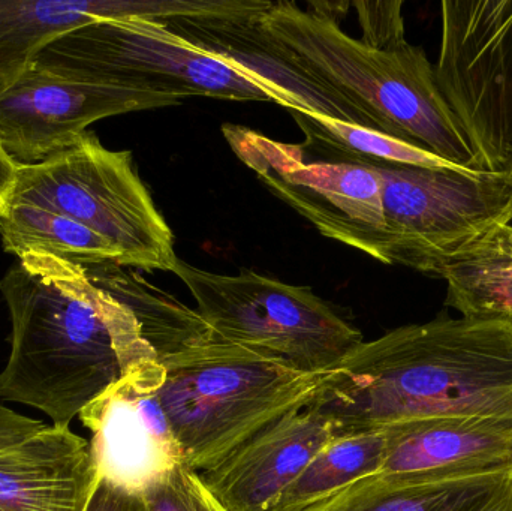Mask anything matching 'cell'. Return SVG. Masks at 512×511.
Instances as JSON below:
<instances>
[{"instance_id":"cell-4","label":"cell","mask_w":512,"mask_h":511,"mask_svg":"<svg viewBox=\"0 0 512 511\" xmlns=\"http://www.w3.org/2000/svg\"><path fill=\"white\" fill-rule=\"evenodd\" d=\"M159 362L162 405L183 464L197 473L216 467L274 420L304 410L327 374L300 371L218 336Z\"/></svg>"},{"instance_id":"cell-14","label":"cell","mask_w":512,"mask_h":511,"mask_svg":"<svg viewBox=\"0 0 512 511\" xmlns=\"http://www.w3.org/2000/svg\"><path fill=\"white\" fill-rule=\"evenodd\" d=\"M333 438L331 426L315 411H291L200 476L228 511H268Z\"/></svg>"},{"instance_id":"cell-25","label":"cell","mask_w":512,"mask_h":511,"mask_svg":"<svg viewBox=\"0 0 512 511\" xmlns=\"http://www.w3.org/2000/svg\"><path fill=\"white\" fill-rule=\"evenodd\" d=\"M86 511H149L143 495L131 494L98 480Z\"/></svg>"},{"instance_id":"cell-28","label":"cell","mask_w":512,"mask_h":511,"mask_svg":"<svg viewBox=\"0 0 512 511\" xmlns=\"http://www.w3.org/2000/svg\"><path fill=\"white\" fill-rule=\"evenodd\" d=\"M510 176H511V179H512V170H511Z\"/></svg>"},{"instance_id":"cell-9","label":"cell","mask_w":512,"mask_h":511,"mask_svg":"<svg viewBox=\"0 0 512 511\" xmlns=\"http://www.w3.org/2000/svg\"><path fill=\"white\" fill-rule=\"evenodd\" d=\"M436 83L478 170H512V0H444Z\"/></svg>"},{"instance_id":"cell-16","label":"cell","mask_w":512,"mask_h":511,"mask_svg":"<svg viewBox=\"0 0 512 511\" xmlns=\"http://www.w3.org/2000/svg\"><path fill=\"white\" fill-rule=\"evenodd\" d=\"M96 485L89 441L69 428L0 450V511H86Z\"/></svg>"},{"instance_id":"cell-8","label":"cell","mask_w":512,"mask_h":511,"mask_svg":"<svg viewBox=\"0 0 512 511\" xmlns=\"http://www.w3.org/2000/svg\"><path fill=\"white\" fill-rule=\"evenodd\" d=\"M174 275L219 339L325 374L363 342L360 330L312 288L243 269L219 275L177 260Z\"/></svg>"},{"instance_id":"cell-13","label":"cell","mask_w":512,"mask_h":511,"mask_svg":"<svg viewBox=\"0 0 512 511\" xmlns=\"http://www.w3.org/2000/svg\"><path fill=\"white\" fill-rule=\"evenodd\" d=\"M173 18L164 21L189 44L233 65L242 66L271 87L288 111L322 116L373 129L369 119L351 102L307 75L282 45L259 23V15Z\"/></svg>"},{"instance_id":"cell-5","label":"cell","mask_w":512,"mask_h":511,"mask_svg":"<svg viewBox=\"0 0 512 511\" xmlns=\"http://www.w3.org/2000/svg\"><path fill=\"white\" fill-rule=\"evenodd\" d=\"M33 62L75 80L161 93L170 98L274 102L264 81L186 42L164 21L96 20L42 48Z\"/></svg>"},{"instance_id":"cell-15","label":"cell","mask_w":512,"mask_h":511,"mask_svg":"<svg viewBox=\"0 0 512 511\" xmlns=\"http://www.w3.org/2000/svg\"><path fill=\"white\" fill-rule=\"evenodd\" d=\"M512 464V420L447 417L391 426L384 464L375 476L447 479Z\"/></svg>"},{"instance_id":"cell-17","label":"cell","mask_w":512,"mask_h":511,"mask_svg":"<svg viewBox=\"0 0 512 511\" xmlns=\"http://www.w3.org/2000/svg\"><path fill=\"white\" fill-rule=\"evenodd\" d=\"M306 511H512V464L447 479L370 476Z\"/></svg>"},{"instance_id":"cell-23","label":"cell","mask_w":512,"mask_h":511,"mask_svg":"<svg viewBox=\"0 0 512 511\" xmlns=\"http://www.w3.org/2000/svg\"><path fill=\"white\" fill-rule=\"evenodd\" d=\"M143 497L149 511H228L204 485L200 473L185 464L174 468Z\"/></svg>"},{"instance_id":"cell-27","label":"cell","mask_w":512,"mask_h":511,"mask_svg":"<svg viewBox=\"0 0 512 511\" xmlns=\"http://www.w3.org/2000/svg\"><path fill=\"white\" fill-rule=\"evenodd\" d=\"M15 177H17V165L0 149V213L5 212L8 207L9 197H11L15 185Z\"/></svg>"},{"instance_id":"cell-6","label":"cell","mask_w":512,"mask_h":511,"mask_svg":"<svg viewBox=\"0 0 512 511\" xmlns=\"http://www.w3.org/2000/svg\"><path fill=\"white\" fill-rule=\"evenodd\" d=\"M8 204H32L75 219L122 255V267L173 272L174 234L141 180L132 153L95 134L41 164L17 167Z\"/></svg>"},{"instance_id":"cell-20","label":"cell","mask_w":512,"mask_h":511,"mask_svg":"<svg viewBox=\"0 0 512 511\" xmlns=\"http://www.w3.org/2000/svg\"><path fill=\"white\" fill-rule=\"evenodd\" d=\"M391 428L328 441L286 486L268 511H306L366 477L375 476L390 446Z\"/></svg>"},{"instance_id":"cell-11","label":"cell","mask_w":512,"mask_h":511,"mask_svg":"<svg viewBox=\"0 0 512 511\" xmlns=\"http://www.w3.org/2000/svg\"><path fill=\"white\" fill-rule=\"evenodd\" d=\"M182 102L147 90L75 80L32 62L0 87V149L17 167L41 164L75 146L98 120Z\"/></svg>"},{"instance_id":"cell-18","label":"cell","mask_w":512,"mask_h":511,"mask_svg":"<svg viewBox=\"0 0 512 511\" xmlns=\"http://www.w3.org/2000/svg\"><path fill=\"white\" fill-rule=\"evenodd\" d=\"M167 12L164 0H0V87L66 33L96 20H161Z\"/></svg>"},{"instance_id":"cell-26","label":"cell","mask_w":512,"mask_h":511,"mask_svg":"<svg viewBox=\"0 0 512 511\" xmlns=\"http://www.w3.org/2000/svg\"><path fill=\"white\" fill-rule=\"evenodd\" d=\"M41 420L21 416L0 401V450L26 440L30 435L36 434L44 428Z\"/></svg>"},{"instance_id":"cell-10","label":"cell","mask_w":512,"mask_h":511,"mask_svg":"<svg viewBox=\"0 0 512 511\" xmlns=\"http://www.w3.org/2000/svg\"><path fill=\"white\" fill-rule=\"evenodd\" d=\"M222 129L237 158L322 236L388 264L382 183L373 168L343 159L307 162L301 146L243 126Z\"/></svg>"},{"instance_id":"cell-12","label":"cell","mask_w":512,"mask_h":511,"mask_svg":"<svg viewBox=\"0 0 512 511\" xmlns=\"http://www.w3.org/2000/svg\"><path fill=\"white\" fill-rule=\"evenodd\" d=\"M164 380L159 360L143 363L81 411L98 480L144 495L183 464L161 401Z\"/></svg>"},{"instance_id":"cell-24","label":"cell","mask_w":512,"mask_h":511,"mask_svg":"<svg viewBox=\"0 0 512 511\" xmlns=\"http://www.w3.org/2000/svg\"><path fill=\"white\" fill-rule=\"evenodd\" d=\"M360 21L363 44L378 50L408 44L403 21V2H354Z\"/></svg>"},{"instance_id":"cell-19","label":"cell","mask_w":512,"mask_h":511,"mask_svg":"<svg viewBox=\"0 0 512 511\" xmlns=\"http://www.w3.org/2000/svg\"><path fill=\"white\" fill-rule=\"evenodd\" d=\"M0 236L9 254L51 255L84 270L122 267V255L108 240L62 213L32 206L8 204L0 213Z\"/></svg>"},{"instance_id":"cell-7","label":"cell","mask_w":512,"mask_h":511,"mask_svg":"<svg viewBox=\"0 0 512 511\" xmlns=\"http://www.w3.org/2000/svg\"><path fill=\"white\" fill-rule=\"evenodd\" d=\"M318 155L360 162L381 177L388 264L441 276L448 261L511 224L510 174L414 167L343 153Z\"/></svg>"},{"instance_id":"cell-21","label":"cell","mask_w":512,"mask_h":511,"mask_svg":"<svg viewBox=\"0 0 512 511\" xmlns=\"http://www.w3.org/2000/svg\"><path fill=\"white\" fill-rule=\"evenodd\" d=\"M439 278L447 281L445 305L460 314L512 318V225L448 261Z\"/></svg>"},{"instance_id":"cell-22","label":"cell","mask_w":512,"mask_h":511,"mask_svg":"<svg viewBox=\"0 0 512 511\" xmlns=\"http://www.w3.org/2000/svg\"><path fill=\"white\" fill-rule=\"evenodd\" d=\"M306 141L303 149L318 153H343L366 156L393 164L414 165L424 168H453L451 164L427 150L397 140L390 135L363 126L349 125L339 120L291 111Z\"/></svg>"},{"instance_id":"cell-2","label":"cell","mask_w":512,"mask_h":511,"mask_svg":"<svg viewBox=\"0 0 512 511\" xmlns=\"http://www.w3.org/2000/svg\"><path fill=\"white\" fill-rule=\"evenodd\" d=\"M0 293L12 321L0 401L18 402L69 428L129 369L159 360L131 308L83 267L51 255L18 257Z\"/></svg>"},{"instance_id":"cell-1","label":"cell","mask_w":512,"mask_h":511,"mask_svg":"<svg viewBox=\"0 0 512 511\" xmlns=\"http://www.w3.org/2000/svg\"><path fill=\"white\" fill-rule=\"evenodd\" d=\"M306 408L333 437L447 417L512 420V318L438 317L363 341Z\"/></svg>"},{"instance_id":"cell-3","label":"cell","mask_w":512,"mask_h":511,"mask_svg":"<svg viewBox=\"0 0 512 511\" xmlns=\"http://www.w3.org/2000/svg\"><path fill=\"white\" fill-rule=\"evenodd\" d=\"M259 23L307 75L355 105L376 131L478 170L423 48L409 42L388 50L369 47L310 3L301 9L286 0L271 2Z\"/></svg>"}]
</instances>
